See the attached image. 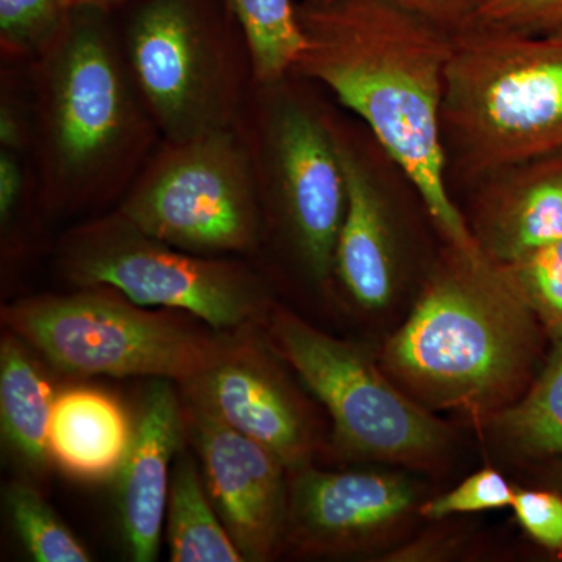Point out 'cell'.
Segmentation results:
<instances>
[{
	"instance_id": "603a6c76",
	"label": "cell",
	"mask_w": 562,
	"mask_h": 562,
	"mask_svg": "<svg viewBox=\"0 0 562 562\" xmlns=\"http://www.w3.org/2000/svg\"><path fill=\"white\" fill-rule=\"evenodd\" d=\"M502 266L539 325L553 339L562 338V241Z\"/></svg>"
},
{
	"instance_id": "ffe728a7",
	"label": "cell",
	"mask_w": 562,
	"mask_h": 562,
	"mask_svg": "<svg viewBox=\"0 0 562 562\" xmlns=\"http://www.w3.org/2000/svg\"><path fill=\"white\" fill-rule=\"evenodd\" d=\"M494 430L527 457H562V338L519 401L492 417Z\"/></svg>"
},
{
	"instance_id": "8fae6325",
	"label": "cell",
	"mask_w": 562,
	"mask_h": 562,
	"mask_svg": "<svg viewBox=\"0 0 562 562\" xmlns=\"http://www.w3.org/2000/svg\"><path fill=\"white\" fill-rule=\"evenodd\" d=\"M184 427L198 447L211 502L244 561H268L286 536L288 469L198 403H188Z\"/></svg>"
},
{
	"instance_id": "83f0119b",
	"label": "cell",
	"mask_w": 562,
	"mask_h": 562,
	"mask_svg": "<svg viewBox=\"0 0 562 562\" xmlns=\"http://www.w3.org/2000/svg\"><path fill=\"white\" fill-rule=\"evenodd\" d=\"M339 0H297V5H327ZM391 3L406 11L425 18L446 29L449 32H458L471 22L473 13L479 9L482 0H380Z\"/></svg>"
},
{
	"instance_id": "f1b7e54d",
	"label": "cell",
	"mask_w": 562,
	"mask_h": 562,
	"mask_svg": "<svg viewBox=\"0 0 562 562\" xmlns=\"http://www.w3.org/2000/svg\"><path fill=\"white\" fill-rule=\"evenodd\" d=\"M24 176L13 149L0 151V220L9 222L20 203Z\"/></svg>"
},
{
	"instance_id": "5b68a950",
	"label": "cell",
	"mask_w": 562,
	"mask_h": 562,
	"mask_svg": "<svg viewBox=\"0 0 562 562\" xmlns=\"http://www.w3.org/2000/svg\"><path fill=\"white\" fill-rule=\"evenodd\" d=\"M3 317L52 364L76 375L187 383L231 350L106 295L36 299L5 310Z\"/></svg>"
},
{
	"instance_id": "7c38bea8",
	"label": "cell",
	"mask_w": 562,
	"mask_h": 562,
	"mask_svg": "<svg viewBox=\"0 0 562 562\" xmlns=\"http://www.w3.org/2000/svg\"><path fill=\"white\" fill-rule=\"evenodd\" d=\"M416 502V487L398 473L305 465L290 484L286 536L305 552H355L401 527Z\"/></svg>"
},
{
	"instance_id": "4dcf8cb0",
	"label": "cell",
	"mask_w": 562,
	"mask_h": 562,
	"mask_svg": "<svg viewBox=\"0 0 562 562\" xmlns=\"http://www.w3.org/2000/svg\"><path fill=\"white\" fill-rule=\"evenodd\" d=\"M127 2H131V0H66L69 10L91 9L103 11V13H109V11L117 9V7L124 5Z\"/></svg>"
},
{
	"instance_id": "d4e9b609",
	"label": "cell",
	"mask_w": 562,
	"mask_h": 562,
	"mask_svg": "<svg viewBox=\"0 0 562 562\" xmlns=\"http://www.w3.org/2000/svg\"><path fill=\"white\" fill-rule=\"evenodd\" d=\"M514 492L516 487L502 473L494 469H483L465 479L454 490L422 503L417 512L425 519L441 520L454 514L512 508Z\"/></svg>"
},
{
	"instance_id": "9a60e30c",
	"label": "cell",
	"mask_w": 562,
	"mask_h": 562,
	"mask_svg": "<svg viewBox=\"0 0 562 562\" xmlns=\"http://www.w3.org/2000/svg\"><path fill=\"white\" fill-rule=\"evenodd\" d=\"M471 231L480 249L501 265L562 241V154L487 177Z\"/></svg>"
},
{
	"instance_id": "4fadbf2b",
	"label": "cell",
	"mask_w": 562,
	"mask_h": 562,
	"mask_svg": "<svg viewBox=\"0 0 562 562\" xmlns=\"http://www.w3.org/2000/svg\"><path fill=\"white\" fill-rule=\"evenodd\" d=\"M188 401L276 454L288 471L308 465L312 432L299 403L268 362L232 349L183 383Z\"/></svg>"
},
{
	"instance_id": "e0dca14e",
	"label": "cell",
	"mask_w": 562,
	"mask_h": 562,
	"mask_svg": "<svg viewBox=\"0 0 562 562\" xmlns=\"http://www.w3.org/2000/svg\"><path fill=\"white\" fill-rule=\"evenodd\" d=\"M132 439L127 417L109 395L77 390L55 401L50 453L72 475L98 480L120 472Z\"/></svg>"
},
{
	"instance_id": "52a82bcc",
	"label": "cell",
	"mask_w": 562,
	"mask_h": 562,
	"mask_svg": "<svg viewBox=\"0 0 562 562\" xmlns=\"http://www.w3.org/2000/svg\"><path fill=\"white\" fill-rule=\"evenodd\" d=\"M69 271L81 284L113 288L140 306L183 310L216 330L243 327L261 305L257 284L239 269L150 238L121 214L83 233Z\"/></svg>"
},
{
	"instance_id": "d6a6232c",
	"label": "cell",
	"mask_w": 562,
	"mask_h": 562,
	"mask_svg": "<svg viewBox=\"0 0 562 562\" xmlns=\"http://www.w3.org/2000/svg\"><path fill=\"white\" fill-rule=\"evenodd\" d=\"M549 36H552V38H554V40H560V41H562V32H560V33H554V35H549Z\"/></svg>"
},
{
	"instance_id": "277c9868",
	"label": "cell",
	"mask_w": 562,
	"mask_h": 562,
	"mask_svg": "<svg viewBox=\"0 0 562 562\" xmlns=\"http://www.w3.org/2000/svg\"><path fill=\"white\" fill-rule=\"evenodd\" d=\"M272 330L281 355L330 413L344 450L413 468H427L446 453V424L357 346L290 313L277 314Z\"/></svg>"
},
{
	"instance_id": "f546056e",
	"label": "cell",
	"mask_w": 562,
	"mask_h": 562,
	"mask_svg": "<svg viewBox=\"0 0 562 562\" xmlns=\"http://www.w3.org/2000/svg\"><path fill=\"white\" fill-rule=\"evenodd\" d=\"M0 143L3 149L16 150L21 144V128L16 114L10 106L2 105L0 111Z\"/></svg>"
},
{
	"instance_id": "7a4b0ae2",
	"label": "cell",
	"mask_w": 562,
	"mask_h": 562,
	"mask_svg": "<svg viewBox=\"0 0 562 562\" xmlns=\"http://www.w3.org/2000/svg\"><path fill=\"white\" fill-rule=\"evenodd\" d=\"M538 328L501 262L447 244L380 361L425 408L492 419L528 390Z\"/></svg>"
},
{
	"instance_id": "2e32d148",
	"label": "cell",
	"mask_w": 562,
	"mask_h": 562,
	"mask_svg": "<svg viewBox=\"0 0 562 562\" xmlns=\"http://www.w3.org/2000/svg\"><path fill=\"white\" fill-rule=\"evenodd\" d=\"M347 203L335 251V272L368 312L386 308L397 292L398 261L390 205L357 151L338 136Z\"/></svg>"
},
{
	"instance_id": "7402d4cb",
	"label": "cell",
	"mask_w": 562,
	"mask_h": 562,
	"mask_svg": "<svg viewBox=\"0 0 562 562\" xmlns=\"http://www.w3.org/2000/svg\"><path fill=\"white\" fill-rule=\"evenodd\" d=\"M5 501L14 530L33 560L91 561L90 553L33 487L24 483L10 484L5 491Z\"/></svg>"
},
{
	"instance_id": "1f68e13d",
	"label": "cell",
	"mask_w": 562,
	"mask_h": 562,
	"mask_svg": "<svg viewBox=\"0 0 562 562\" xmlns=\"http://www.w3.org/2000/svg\"><path fill=\"white\" fill-rule=\"evenodd\" d=\"M554 482H557L558 491L562 494V469L558 471L557 476H554Z\"/></svg>"
},
{
	"instance_id": "484cf974",
	"label": "cell",
	"mask_w": 562,
	"mask_h": 562,
	"mask_svg": "<svg viewBox=\"0 0 562 562\" xmlns=\"http://www.w3.org/2000/svg\"><path fill=\"white\" fill-rule=\"evenodd\" d=\"M468 25L532 36L554 35L562 32V0H482Z\"/></svg>"
},
{
	"instance_id": "6da1fadb",
	"label": "cell",
	"mask_w": 562,
	"mask_h": 562,
	"mask_svg": "<svg viewBox=\"0 0 562 562\" xmlns=\"http://www.w3.org/2000/svg\"><path fill=\"white\" fill-rule=\"evenodd\" d=\"M295 11L305 49L294 70L366 122L449 246L476 249L446 179L442 101L453 33L380 0L295 3Z\"/></svg>"
},
{
	"instance_id": "cb8c5ba5",
	"label": "cell",
	"mask_w": 562,
	"mask_h": 562,
	"mask_svg": "<svg viewBox=\"0 0 562 562\" xmlns=\"http://www.w3.org/2000/svg\"><path fill=\"white\" fill-rule=\"evenodd\" d=\"M66 0H0V40L16 52L47 50L69 16Z\"/></svg>"
},
{
	"instance_id": "44dd1931",
	"label": "cell",
	"mask_w": 562,
	"mask_h": 562,
	"mask_svg": "<svg viewBox=\"0 0 562 562\" xmlns=\"http://www.w3.org/2000/svg\"><path fill=\"white\" fill-rule=\"evenodd\" d=\"M241 29L255 79L279 83L305 49L295 0H224Z\"/></svg>"
},
{
	"instance_id": "9c48e42d",
	"label": "cell",
	"mask_w": 562,
	"mask_h": 562,
	"mask_svg": "<svg viewBox=\"0 0 562 562\" xmlns=\"http://www.w3.org/2000/svg\"><path fill=\"white\" fill-rule=\"evenodd\" d=\"M106 14L74 9L47 50L49 133L57 171L88 179L116 158L132 131V105Z\"/></svg>"
},
{
	"instance_id": "8992f818",
	"label": "cell",
	"mask_w": 562,
	"mask_h": 562,
	"mask_svg": "<svg viewBox=\"0 0 562 562\" xmlns=\"http://www.w3.org/2000/svg\"><path fill=\"white\" fill-rule=\"evenodd\" d=\"M120 214L144 235L191 254L249 249L258 232L249 157L231 127L171 143Z\"/></svg>"
},
{
	"instance_id": "ac0fdd59",
	"label": "cell",
	"mask_w": 562,
	"mask_h": 562,
	"mask_svg": "<svg viewBox=\"0 0 562 562\" xmlns=\"http://www.w3.org/2000/svg\"><path fill=\"white\" fill-rule=\"evenodd\" d=\"M55 398L20 342L7 338L0 347V422L22 461L46 468L52 453L49 432Z\"/></svg>"
},
{
	"instance_id": "30bf717a",
	"label": "cell",
	"mask_w": 562,
	"mask_h": 562,
	"mask_svg": "<svg viewBox=\"0 0 562 562\" xmlns=\"http://www.w3.org/2000/svg\"><path fill=\"white\" fill-rule=\"evenodd\" d=\"M269 157L288 227L314 279L335 271V251L346 213L347 187L338 135L299 103L273 113Z\"/></svg>"
},
{
	"instance_id": "ba28073f",
	"label": "cell",
	"mask_w": 562,
	"mask_h": 562,
	"mask_svg": "<svg viewBox=\"0 0 562 562\" xmlns=\"http://www.w3.org/2000/svg\"><path fill=\"white\" fill-rule=\"evenodd\" d=\"M210 0H144L127 49L133 76L171 143L228 127Z\"/></svg>"
},
{
	"instance_id": "5bb4252c",
	"label": "cell",
	"mask_w": 562,
	"mask_h": 562,
	"mask_svg": "<svg viewBox=\"0 0 562 562\" xmlns=\"http://www.w3.org/2000/svg\"><path fill=\"white\" fill-rule=\"evenodd\" d=\"M169 382L157 379L150 384L133 428L131 450L120 469L122 531L136 562L158 560L171 487L169 464L179 452L184 430V414Z\"/></svg>"
},
{
	"instance_id": "3957f363",
	"label": "cell",
	"mask_w": 562,
	"mask_h": 562,
	"mask_svg": "<svg viewBox=\"0 0 562 562\" xmlns=\"http://www.w3.org/2000/svg\"><path fill=\"white\" fill-rule=\"evenodd\" d=\"M442 135L447 157L483 179L562 154V41L476 25L454 32Z\"/></svg>"
},
{
	"instance_id": "d6986e66",
	"label": "cell",
	"mask_w": 562,
	"mask_h": 562,
	"mask_svg": "<svg viewBox=\"0 0 562 562\" xmlns=\"http://www.w3.org/2000/svg\"><path fill=\"white\" fill-rule=\"evenodd\" d=\"M168 539L173 562H243L190 454L173 468L168 498Z\"/></svg>"
},
{
	"instance_id": "4316f807",
	"label": "cell",
	"mask_w": 562,
	"mask_h": 562,
	"mask_svg": "<svg viewBox=\"0 0 562 562\" xmlns=\"http://www.w3.org/2000/svg\"><path fill=\"white\" fill-rule=\"evenodd\" d=\"M512 509L517 522L550 552L562 553V494L560 491L516 490Z\"/></svg>"
}]
</instances>
